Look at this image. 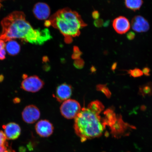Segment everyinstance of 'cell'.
I'll use <instances>...</instances> for the list:
<instances>
[{
  "mask_svg": "<svg viewBox=\"0 0 152 152\" xmlns=\"http://www.w3.org/2000/svg\"><path fill=\"white\" fill-rule=\"evenodd\" d=\"M1 25L0 39L5 42L18 39L26 42L41 45L52 38L48 28L34 29L22 11L11 13L3 19Z\"/></svg>",
  "mask_w": 152,
  "mask_h": 152,
  "instance_id": "obj_1",
  "label": "cell"
},
{
  "mask_svg": "<svg viewBox=\"0 0 152 152\" xmlns=\"http://www.w3.org/2000/svg\"><path fill=\"white\" fill-rule=\"evenodd\" d=\"M74 126L76 134L83 142L101 136L106 125L100 115L84 107L75 118Z\"/></svg>",
  "mask_w": 152,
  "mask_h": 152,
  "instance_id": "obj_2",
  "label": "cell"
},
{
  "mask_svg": "<svg viewBox=\"0 0 152 152\" xmlns=\"http://www.w3.org/2000/svg\"><path fill=\"white\" fill-rule=\"evenodd\" d=\"M49 20L51 26L59 30L65 37H78L80 29L87 26L78 13L68 8L57 11Z\"/></svg>",
  "mask_w": 152,
  "mask_h": 152,
  "instance_id": "obj_3",
  "label": "cell"
},
{
  "mask_svg": "<svg viewBox=\"0 0 152 152\" xmlns=\"http://www.w3.org/2000/svg\"><path fill=\"white\" fill-rule=\"evenodd\" d=\"M110 128L112 136L118 139L129 136L132 130H134L136 128L124 122L121 115H117L116 121Z\"/></svg>",
  "mask_w": 152,
  "mask_h": 152,
  "instance_id": "obj_4",
  "label": "cell"
},
{
  "mask_svg": "<svg viewBox=\"0 0 152 152\" xmlns=\"http://www.w3.org/2000/svg\"><path fill=\"white\" fill-rule=\"evenodd\" d=\"M61 115L67 119L75 118L80 113L81 107L79 102L75 100L69 99L63 102L60 106Z\"/></svg>",
  "mask_w": 152,
  "mask_h": 152,
  "instance_id": "obj_5",
  "label": "cell"
},
{
  "mask_svg": "<svg viewBox=\"0 0 152 152\" xmlns=\"http://www.w3.org/2000/svg\"><path fill=\"white\" fill-rule=\"evenodd\" d=\"M44 85L42 80L38 76L34 75L24 79L21 84V88L28 92L36 93L40 90Z\"/></svg>",
  "mask_w": 152,
  "mask_h": 152,
  "instance_id": "obj_6",
  "label": "cell"
},
{
  "mask_svg": "<svg viewBox=\"0 0 152 152\" xmlns=\"http://www.w3.org/2000/svg\"><path fill=\"white\" fill-rule=\"evenodd\" d=\"M23 120L29 124L35 123L40 117V112L38 108L33 104H30L24 108L22 113Z\"/></svg>",
  "mask_w": 152,
  "mask_h": 152,
  "instance_id": "obj_7",
  "label": "cell"
},
{
  "mask_svg": "<svg viewBox=\"0 0 152 152\" xmlns=\"http://www.w3.org/2000/svg\"><path fill=\"white\" fill-rule=\"evenodd\" d=\"M35 129L36 132L40 136L48 137L52 134L54 127L52 124L47 120H41L36 124Z\"/></svg>",
  "mask_w": 152,
  "mask_h": 152,
  "instance_id": "obj_8",
  "label": "cell"
},
{
  "mask_svg": "<svg viewBox=\"0 0 152 152\" xmlns=\"http://www.w3.org/2000/svg\"><path fill=\"white\" fill-rule=\"evenodd\" d=\"M73 89L71 85L66 83L58 85L57 87L56 95L54 97L59 102H62L69 99L71 97Z\"/></svg>",
  "mask_w": 152,
  "mask_h": 152,
  "instance_id": "obj_9",
  "label": "cell"
},
{
  "mask_svg": "<svg viewBox=\"0 0 152 152\" xmlns=\"http://www.w3.org/2000/svg\"><path fill=\"white\" fill-rule=\"evenodd\" d=\"M132 29L137 33H143L149 30V22L144 17L137 15L133 18L131 23Z\"/></svg>",
  "mask_w": 152,
  "mask_h": 152,
  "instance_id": "obj_10",
  "label": "cell"
},
{
  "mask_svg": "<svg viewBox=\"0 0 152 152\" xmlns=\"http://www.w3.org/2000/svg\"><path fill=\"white\" fill-rule=\"evenodd\" d=\"M33 12L34 16L38 20H47L50 16V10L47 4L39 2L34 5Z\"/></svg>",
  "mask_w": 152,
  "mask_h": 152,
  "instance_id": "obj_11",
  "label": "cell"
},
{
  "mask_svg": "<svg viewBox=\"0 0 152 152\" xmlns=\"http://www.w3.org/2000/svg\"><path fill=\"white\" fill-rule=\"evenodd\" d=\"M113 26L117 33L123 34L129 31L131 26L128 19L124 16H121L114 19Z\"/></svg>",
  "mask_w": 152,
  "mask_h": 152,
  "instance_id": "obj_12",
  "label": "cell"
},
{
  "mask_svg": "<svg viewBox=\"0 0 152 152\" xmlns=\"http://www.w3.org/2000/svg\"><path fill=\"white\" fill-rule=\"evenodd\" d=\"M3 128L7 140H15L20 135L21 129L19 125L14 122H10L3 125Z\"/></svg>",
  "mask_w": 152,
  "mask_h": 152,
  "instance_id": "obj_13",
  "label": "cell"
},
{
  "mask_svg": "<svg viewBox=\"0 0 152 152\" xmlns=\"http://www.w3.org/2000/svg\"><path fill=\"white\" fill-rule=\"evenodd\" d=\"M6 50L11 56H14L19 54L20 50L19 44L14 39L6 42L5 43Z\"/></svg>",
  "mask_w": 152,
  "mask_h": 152,
  "instance_id": "obj_14",
  "label": "cell"
},
{
  "mask_svg": "<svg viewBox=\"0 0 152 152\" xmlns=\"http://www.w3.org/2000/svg\"><path fill=\"white\" fill-rule=\"evenodd\" d=\"M104 118H103L104 123L106 126L110 127L115 122L117 119V115L113 110L111 109L106 110L104 112Z\"/></svg>",
  "mask_w": 152,
  "mask_h": 152,
  "instance_id": "obj_15",
  "label": "cell"
},
{
  "mask_svg": "<svg viewBox=\"0 0 152 152\" xmlns=\"http://www.w3.org/2000/svg\"><path fill=\"white\" fill-rule=\"evenodd\" d=\"M142 4V0H125V5L126 8L134 11L139 10Z\"/></svg>",
  "mask_w": 152,
  "mask_h": 152,
  "instance_id": "obj_16",
  "label": "cell"
},
{
  "mask_svg": "<svg viewBox=\"0 0 152 152\" xmlns=\"http://www.w3.org/2000/svg\"><path fill=\"white\" fill-rule=\"evenodd\" d=\"M87 108L94 113L100 115L104 109V106L101 102L98 100H95L90 102Z\"/></svg>",
  "mask_w": 152,
  "mask_h": 152,
  "instance_id": "obj_17",
  "label": "cell"
},
{
  "mask_svg": "<svg viewBox=\"0 0 152 152\" xmlns=\"http://www.w3.org/2000/svg\"><path fill=\"white\" fill-rule=\"evenodd\" d=\"M139 93L141 96L145 97L152 95V83H148L140 86Z\"/></svg>",
  "mask_w": 152,
  "mask_h": 152,
  "instance_id": "obj_18",
  "label": "cell"
},
{
  "mask_svg": "<svg viewBox=\"0 0 152 152\" xmlns=\"http://www.w3.org/2000/svg\"><path fill=\"white\" fill-rule=\"evenodd\" d=\"M5 43L0 39V60H4L6 58Z\"/></svg>",
  "mask_w": 152,
  "mask_h": 152,
  "instance_id": "obj_19",
  "label": "cell"
},
{
  "mask_svg": "<svg viewBox=\"0 0 152 152\" xmlns=\"http://www.w3.org/2000/svg\"><path fill=\"white\" fill-rule=\"evenodd\" d=\"M128 74L130 76L134 77H141L143 75V72L141 70L137 68H134L132 70L128 71Z\"/></svg>",
  "mask_w": 152,
  "mask_h": 152,
  "instance_id": "obj_20",
  "label": "cell"
},
{
  "mask_svg": "<svg viewBox=\"0 0 152 152\" xmlns=\"http://www.w3.org/2000/svg\"><path fill=\"white\" fill-rule=\"evenodd\" d=\"M82 55V52L79 48L77 46H74L73 47V53L72 56V58L73 59L77 60L80 58Z\"/></svg>",
  "mask_w": 152,
  "mask_h": 152,
  "instance_id": "obj_21",
  "label": "cell"
},
{
  "mask_svg": "<svg viewBox=\"0 0 152 152\" xmlns=\"http://www.w3.org/2000/svg\"><path fill=\"white\" fill-rule=\"evenodd\" d=\"M7 138L4 132L0 131V147L8 145V142L7 141Z\"/></svg>",
  "mask_w": 152,
  "mask_h": 152,
  "instance_id": "obj_22",
  "label": "cell"
},
{
  "mask_svg": "<svg viewBox=\"0 0 152 152\" xmlns=\"http://www.w3.org/2000/svg\"><path fill=\"white\" fill-rule=\"evenodd\" d=\"M99 90L104 93L108 98L110 97L111 96V93L107 87L104 85H100L98 86Z\"/></svg>",
  "mask_w": 152,
  "mask_h": 152,
  "instance_id": "obj_23",
  "label": "cell"
},
{
  "mask_svg": "<svg viewBox=\"0 0 152 152\" xmlns=\"http://www.w3.org/2000/svg\"><path fill=\"white\" fill-rule=\"evenodd\" d=\"M74 64L77 67H82L84 65V61L80 58L75 60Z\"/></svg>",
  "mask_w": 152,
  "mask_h": 152,
  "instance_id": "obj_24",
  "label": "cell"
},
{
  "mask_svg": "<svg viewBox=\"0 0 152 152\" xmlns=\"http://www.w3.org/2000/svg\"><path fill=\"white\" fill-rule=\"evenodd\" d=\"M103 20L102 19H97V20H95L94 22V25L97 28L102 27L103 25Z\"/></svg>",
  "mask_w": 152,
  "mask_h": 152,
  "instance_id": "obj_25",
  "label": "cell"
},
{
  "mask_svg": "<svg viewBox=\"0 0 152 152\" xmlns=\"http://www.w3.org/2000/svg\"><path fill=\"white\" fill-rule=\"evenodd\" d=\"M135 37V34L132 31H130L127 34V38L130 40L134 39Z\"/></svg>",
  "mask_w": 152,
  "mask_h": 152,
  "instance_id": "obj_26",
  "label": "cell"
},
{
  "mask_svg": "<svg viewBox=\"0 0 152 152\" xmlns=\"http://www.w3.org/2000/svg\"><path fill=\"white\" fill-rule=\"evenodd\" d=\"M92 16L95 20H97L99 18L100 14L98 11H94L92 13Z\"/></svg>",
  "mask_w": 152,
  "mask_h": 152,
  "instance_id": "obj_27",
  "label": "cell"
},
{
  "mask_svg": "<svg viewBox=\"0 0 152 152\" xmlns=\"http://www.w3.org/2000/svg\"><path fill=\"white\" fill-rule=\"evenodd\" d=\"M142 72L144 75L148 76L150 75V69L149 68H144L142 69Z\"/></svg>",
  "mask_w": 152,
  "mask_h": 152,
  "instance_id": "obj_28",
  "label": "cell"
},
{
  "mask_svg": "<svg viewBox=\"0 0 152 152\" xmlns=\"http://www.w3.org/2000/svg\"><path fill=\"white\" fill-rule=\"evenodd\" d=\"M64 41H65L66 43L69 44L72 42L73 39H72V37H66L65 39H64Z\"/></svg>",
  "mask_w": 152,
  "mask_h": 152,
  "instance_id": "obj_29",
  "label": "cell"
},
{
  "mask_svg": "<svg viewBox=\"0 0 152 152\" xmlns=\"http://www.w3.org/2000/svg\"><path fill=\"white\" fill-rule=\"evenodd\" d=\"M45 25L46 27H49V26H51V23L50 21L49 20H47L45 21Z\"/></svg>",
  "mask_w": 152,
  "mask_h": 152,
  "instance_id": "obj_30",
  "label": "cell"
},
{
  "mask_svg": "<svg viewBox=\"0 0 152 152\" xmlns=\"http://www.w3.org/2000/svg\"><path fill=\"white\" fill-rule=\"evenodd\" d=\"M20 98H16L14 99H13V102H14L15 104H18L20 103Z\"/></svg>",
  "mask_w": 152,
  "mask_h": 152,
  "instance_id": "obj_31",
  "label": "cell"
},
{
  "mask_svg": "<svg viewBox=\"0 0 152 152\" xmlns=\"http://www.w3.org/2000/svg\"><path fill=\"white\" fill-rule=\"evenodd\" d=\"M110 23V21L109 20H107L104 23L103 26H104V27H107V26L109 25V24Z\"/></svg>",
  "mask_w": 152,
  "mask_h": 152,
  "instance_id": "obj_32",
  "label": "cell"
},
{
  "mask_svg": "<svg viewBox=\"0 0 152 152\" xmlns=\"http://www.w3.org/2000/svg\"><path fill=\"white\" fill-rule=\"evenodd\" d=\"M16 152L14 150H13L12 148L11 147H10L8 150L7 152Z\"/></svg>",
  "mask_w": 152,
  "mask_h": 152,
  "instance_id": "obj_33",
  "label": "cell"
},
{
  "mask_svg": "<svg viewBox=\"0 0 152 152\" xmlns=\"http://www.w3.org/2000/svg\"><path fill=\"white\" fill-rule=\"evenodd\" d=\"M4 79V77L3 75H0V82L3 81Z\"/></svg>",
  "mask_w": 152,
  "mask_h": 152,
  "instance_id": "obj_34",
  "label": "cell"
},
{
  "mask_svg": "<svg viewBox=\"0 0 152 152\" xmlns=\"http://www.w3.org/2000/svg\"><path fill=\"white\" fill-rule=\"evenodd\" d=\"M27 75H26V74H24V75H23L22 77L24 79L28 77Z\"/></svg>",
  "mask_w": 152,
  "mask_h": 152,
  "instance_id": "obj_35",
  "label": "cell"
},
{
  "mask_svg": "<svg viewBox=\"0 0 152 152\" xmlns=\"http://www.w3.org/2000/svg\"><path fill=\"white\" fill-rule=\"evenodd\" d=\"M0 3H1V1H0ZM1 4L0 3V7H1Z\"/></svg>",
  "mask_w": 152,
  "mask_h": 152,
  "instance_id": "obj_36",
  "label": "cell"
}]
</instances>
